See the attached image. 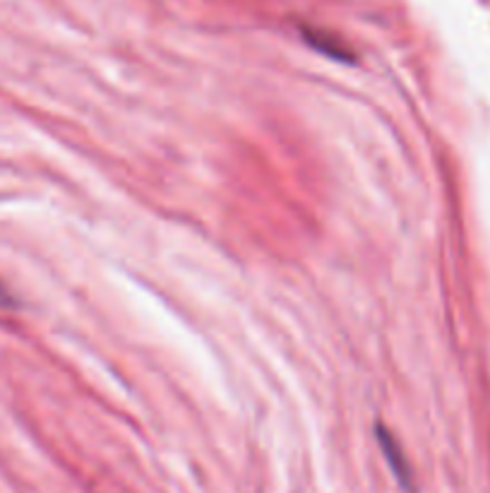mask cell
Listing matches in <instances>:
<instances>
[{
	"label": "cell",
	"instance_id": "obj_2",
	"mask_svg": "<svg viewBox=\"0 0 490 493\" xmlns=\"http://www.w3.org/2000/svg\"><path fill=\"white\" fill-rule=\"evenodd\" d=\"M15 306V299L10 296V291L5 289V284L0 282V309H13Z\"/></svg>",
	"mask_w": 490,
	"mask_h": 493
},
{
	"label": "cell",
	"instance_id": "obj_1",
	"mask_svg": "<svg viewBox=\"0 0 490 493\" xmlns=\"http://www.w3.org/2000/svg\"><path fill=\"white\" fill-rule=\"evenodd\" d=\"M378 443H380V450L382 455H385V460H388L389 470L395 471L396 481L406 489V491H414V477H411V467L409 462H406V457H404V450L402 445H399V441H396L395 435L389 434L385 426H378Z\"/></svg>",
	"mask_w": 490,
	"mask_h": 493
}]
</instances>
